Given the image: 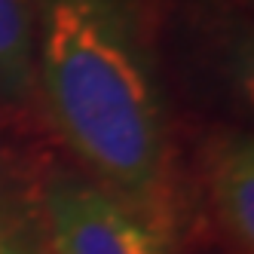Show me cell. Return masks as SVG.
I'll return each mask as SVG.
<instances>
[{"label": "cell", "instance_id": "3957f363", "mask_svg": "<svg viewBox=\"0 0 254 254\" xmlns=\"http://www.w3.org/2000/svg\"><path fill=\"white\" fill-rule=\"evenodd\" d=\"M205 199L233 248L248 254L254 245V144L248 132L211 141L205 153Z\"/></svg>", "mask_w": 254, "mask_h": 254}, {"label": "cell", "instance_id": "5b68a950", "mask_svg": "<svg viewBox=\"0 0 254 254\" xmlns=\"http://www.w3.org/2000/svg\"><path fill=\"white\" fill-rule=\"evenodd\" d=\"M34 111V49L28 0H0V114Z\"/></svg>", "mask_w": 254, "mask_h": 254}, {"label": "cell", "instance_id": "6da1fadb", "mask_svg": "<svg viewBox=\"0 0 254 254\" xmlns=\"http://www.w3.org/2000/svg\"><path fill=\"white\" fill-rule=\"evenodd\" d=\"M34 111L67 162L175 236V138L147 0H28Z\"/></svg>", "mask_w": 254, "mask_h": 254}, {"label": "cell", "instance_id": "277c9868", "mask_svg": "<svg viewBox=\"0 0 254 254\" xmlns=\"http://www.w3.org/2000/svg\"><path fill=\"white\" fill-rule=\"evenodd\" d=\"M0 254H52L40 162L0 141Z\"/></svg>", "mask_w": 254, "mask_h": 254}, {"label": "cell", "instance_id": "7a4b0ae2", "mask_svg": "<svg viewBox=\"0 0 254 254\" xmlns=\"http://www.w3.org/2000/svg\"><path fill=\"white\" fill-rule=\"evenodd\" d=\"M40 199L52 254H175V236L138 217L67 159L40 166Z\"/></svg>", "mask_w": 254, "mask_h": 254}]
</instances>
